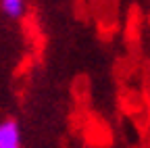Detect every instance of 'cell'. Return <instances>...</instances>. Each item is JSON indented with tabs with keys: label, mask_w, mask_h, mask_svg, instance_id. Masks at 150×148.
I'll return each instance as SVG.
<instances>
[{
	"label": "cell",
	"mask_w": 150,
	"mask_h": 148,
	"mask_svg": "<svg viewBox=\"0 0 150 148\" xmlns=\"http://www.w3.org/2000/svg\"><path fill=\"white\" fill-rule=\"evenodd\" d=\"M0 11L11 19H19L25 13V0H0Z\"/></svg>",
	"instance_id": "7a4b0ae2"
},
{
	"label": "cell",
	"mask_w": 150,
	"mask_h": 148,
	"mask_svg": "<svg viewBox=\"0 0 150 148\" xmlns=\"http://www.w3.org/2000/svg\"><path fill=\"white\" fill-rule=\"evenodd\" d=\"M0 148H23L21 127L15 119L0 121Z\"/></svg>",
	"instance_id": "6da1fadb"
}]
</instances>
